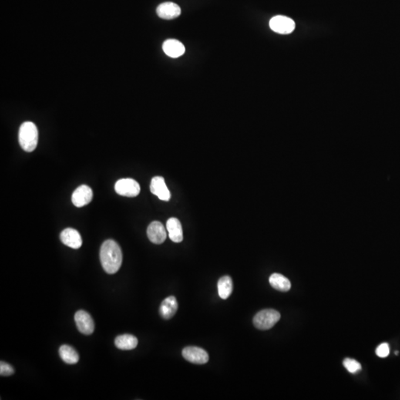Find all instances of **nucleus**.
Returning <instances> with one entry per match:
<instances>
[{"label":"nucleus","mask_w":400,"mask_h":400,"mask_svg":"<svg viewBox=\"0 0 400 400\" xmlns=\"http://www.w3.org/2000/svg\"><path fill=\"white\" fill-rule=\"evenodd\" d=\"M77 329L83 334L90 335L94 331V322L90 315L85 311H77L74 316Z\"/></svg>","instance_id":"8"},{"label":"nucleus","mask_w":400,"mask_h":400,"mask_svg":"<svg viewBox=\"0 0 400 400\" xmlns=\"http://www.w3.org/2000/svg\"><path fill=\"white\" fill-rule=\"evenodd\" d=\"M147 235L152 243L162 244L166 240V230L160 222L155 221L148 225Z\"/></svg>","instance_id":"9"},{"label":"nucleus","mask_w":400,"mask_h":400,"mask_svg":"<svg viewBox=\"0 0 400 400\" xmlns=\"http://www.w3.org/2000/svg\"><path fill=\"white\" fill-rule=\"evenodd\" d=\"M38 130L35 124L31 122L22 124L19 131V142L24 152H34L38 143Z\"/></svg>","instance_id":"2"},{"label":"nucleus","mask_w":400,"mask_h":400,"mask_svg":"<svg viewBox=\"0 0 400 400\" xmlns=\"http://www.w3.org/2000/svg\"><path fill=\"white\" fill-rule=\"evenodd\" d=\"M178 303L176 298L171 296L164 299L159 308V313L165 319H169L178 311Z\"/></svg>","instance_id":"15"},{"label":"nucleus","mask_w":400,"mask_h":400,"mask_svg":"<svg viewBox=\"0 0 400 400\" xmlns=\"http://www.w3.org/2000/svg\"><path fill=\"white\" fill-rule=\"evenodd\" d=\"M156 14L163 20H173L180 15L181 8L174 2H163L156 8Z\"/></svg>","instance_id":"12"},{"label":"nucleus","mask_w":400,"mask_h":400,"mask_svg":"<svg viewBox=\"0 0 400 400\" xmlns=\"http://www.w3.org/2000/svg\"><path fill=\"white\" fill-rule=\"evenodd\" d=\"M162 49L165 54L171 58H178L183 55L185 52V46L183 44L178 40L173 39L164 42Z\"/></svg>","instance_id":"13"},{"label":"nucleus","mask_w":400,"mask_h":400,"mask_svg":"<svg viewBox=\"0 0 400 400\" xmlns=\"http://www.w3.org/2000/svg\"><path fill=\"white\" fill-rule=\"evenodd\" d=\"M182 356L188 362L198 365L207 363L209 359L208 353L205 350L198 347H186L182 351Z\"/></svg>","instance_id":"6"},{"label":"nucleus","mask_w":400,"mask_h":400,"mask_svg":"<svg viewBox=\"0 0 400 400\" xmlns=\"http://www.w3.org/2000/svg\"><path fill=\"white\" fill-rule=\"evenodd\" d=\"M150 190L152 194L163 201H169L171 199V192L168 190L165 183V179L162 177H155L152 179Z\"/></svg>","instance_id":"10"},{"label":"nucleus","mask_w":400,"mask_h":400,"mask_svg":"<svg viewBox=\"0 0 400 400\" xmlns=\"http://www.w3.org/2000/svg\"><path fill=\"white\" fill-rule=\"evenodd\" d=\"M93 199V191L86 185H80L72 194L71 200L73 205L77 208H82L89 205Z\"/></svg>","instance_id":"7"},{"label":"nucleus","mask_w":400,"mask_h":400,"mask_svg":"<svg viewBox=\"0 0 400 400\" xmlns=\"http://www.w3.org/2000/svg\"><path fill=\"white\" fill-rule=\"evenodd\" d=\"M99 257L103 269L109 274L116 273L122 266V250L114 240H108L103 243Z\"/></svg>","instance_id":"1"},{"label":"nucleus","mask_w":400,"mask_h":400,"mask_svg":"<svg viewBox=\"0 0 400 400\" xmlns=\"http://www.w3.org/2000/svg\"><path fill=\"white\" fill-rule=\"evenodd\" d=\"M343 365L345 368H346L348 372L352 373V374H356L362 370V366L361 364L355 359H350V358H346L344 359Z\"/></svg>","instance_id":"20"},{"label":"nucleus","mask_w":400,"mask_h":400,"mask_svg":"<svg viewBox=\"0 0 400 400\" xmlns=\"http://www.w3.org/2000/svg\"><path fill=\"white\" fill-rule=\"evenodd\" d=\"M269 283L273 289L280 291H289L291 288L290 280L280 273H273L269 278Z\"/></svg>","instance_id":"16"},{"label":"nucleus","mask_w":400,"mask_h":400,"mask_svg":"<svg viewBox=\"0 0 400 400\" xmlns=\"http://www.w3.org/2000/svg\"><path fill=\"white\" fill-rule=\"evenodd\" d=\"M390 354V347L387 342H383L380 344L379 346L377 348L376 355L379 357L385 358L389 355Z\"/></svg>","instance_id":"21"},{"label":"nucleus","mask_w":400,"mask_h":400,"mask_svg":"<svg viewBox=\"0 0 400 400\" xmlns=\"http://www.w3.org/2000/svg\"><path fill=\"white\" fill-rule=\"evenodd\" d=\"M281 315L273 309H265L257 313L254 316V326L260 330H268L279 322Z\"/></svg>","instance_id":"3"},{"label":"nucleus","mask_w":400,"mask_h":400,"mask_svg":"<svg viewBox=\"0 0 400 400\" xmlns=\"http://www.w3.org/2000/svg\"><path fill=\"white\" fill-rule=\"evenodd\" d=\"M115 345L116 348L124 351L133 350L138 345V339L136 336L131 334H123L117 336L115 339Z\"/></svg>","instance_id":"17"},{"label":"nucleus","mask_w":400,"mask_h":400,"mask_svg":"<svg viewBox=\"0 0 400 400\" xmlns=\"http://www.w3.org/2000/svg\"><path fill=\"white\" fill-rule=\"evenodd\" d=\"M270 29L280 34H289L293 32L296 24L294 21L289 17L278 15L273 17L269 22Z\"/></svg>","instance_id":"5"},{"label":"nucleus","mask_w":400,"mask_h":400,"mask_svg":"<svg viewBox=\"0 0 400 400\" xmlns=\"http://www.w3.org/2000/svg\"><path fill=\"white\" fill-rule=\"evenodd\" d=\"M62 243L73 249H78L83 244V240L80 233L73 228H66L60 234Z\"/></svg>","instance_id":"11"},{"label":"nucleus","mask_w":400,"mask_h":400,"mask_svg":"<svg viewBox=\"0 0 400 400\" xmlns=\"http://www.w3.org/2000/svg\"><path fill=\"white\" fill-rule=\"evenodd\" d=\"M166 228L168 236L174 243H179L183 240L182 224L178 218H170L167 221Z\"/></svg>","instance_id":"14"},{"label":"nucleus","mask_w":400,"mask_h":400,"mask_svg":"<svg viewBox=\"0 0 400 400\" xmlns=\"http://www.w3.org/2000/svg\"><path fill=\"white\" fill-rule=\"evenodd\" d=\"M60 357L66 363L69 365H73L77 363L80 359L78 353L76 352L74 348H72L70 345H62L59 350Z\"/></svg>","instance_id":"18"},{"label":"nucleus","mask_w":400,"mask_h":400,"mask_svg":"<svg viewBox=\"0 0 400 400\" xmlns=\"http://www.w3.org/2000/svg\"><path fill=\"white\" fill-rule=\"evenodd\" d=\"M217 287H218V293L220 297L223 299H228L233 291L232 280L228 276L221 277L219 280Z\"/></svg>","instance_id":"19"},{"label":"nucleus","mask_w":400,"mask_h":400,"mask_svg":"<svg viewBox=\"0 0 400 400\" xmlns=\"http://www.w3.org/2000/svg\"><path fill=\"white\" fill-rule=\"evenodd\" d=\"M115 191L123 197H135L140 193V185L131 178L121 179L115 184Z\"/></svg>","instance_id":"4"},{"label":"nucleus","mask_w":400,"mask_h":400,"mask_svg":"<svg viewBox=\"0 0 400 400\" xmlns=\"http://www.w3.org/2000/svg\"><path fill=\"white\" fill-rule=\"evenodd\" d=\"M14 374V369L11 365L5 362H1V363H0V374H1V376H11Z\"/></svg>","instance_id":"22"},{"label":"nucleus","mask_w":400,"mask_h":400,"mask_svg":"<svg viewBox=\"0 0 400 400\" xmlns=\"http://www.w3.org/2000/svg\"><path fill=\"white\" fill-rule=\"evenodd\" d=\"M394 354H395L396 355H399V352H394Z\"/></svg>","instance_id":"23"}]
</instances>
